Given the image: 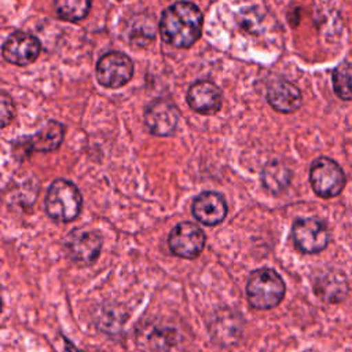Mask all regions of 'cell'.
Segmentation results:
<instances>
[{
	"label": "cell",
	"instance_id": "obj_9",
	"mask_svg": "<svg viewBox=\"0 0 352 352\" xmlns=\"http://www.w3.org/2000/svg\"><path fill=\"white\" fill-rule=\"evenodd\" d=\"M41 50L38 38L26 32H15L10 34L1 48L4 60L15 66H28L33 63Z\"/></svg>",
	"mask_w": 352,
	"mask_h": 352
},
{
	"label": "cell",
	"instance_id": "obj_19",
	"mask_svg": "<svg viewBox=\"0 0 352 352\" xmlns=\"http://www.w3.org/2000/svg\"><path fill=\"white\" fill-rule=\"evenodd\" d=\"M54 7L60 19L77 22L88 15L91 3L85 0H58L54 3Z\"/></svg>",
	"mask_w": 352,
	"mask_h": 352
},
{
	"label": "cell",
	"instance_id": "obj_15",
	"mask_svg": "<svg viewBox=\"0 0 352 352\" xmlns=\"http://www.w3.org/2000/svg\"><path fill=\"white\" fill-rule=\"evenodd\" d=\"M65 136V126L55 120H50L37 133L22 139V143L28 150L50 153L56 150Z\"/></svg>",
	"mask_w": 352,
	"mask_h": 352
},
{
	"label": "cell",
	"instance_id": "obj_1",
	"mask_svg": "<svg viewBox=\"0 0 352 352\" xmlns=\"http://www.w3.org/2000/svg\"><path fill=\"white\" fill-rule=\"evenodd\" d=\"M202 23L204 16L198 6L190 1H177L162 11L160 33L169 45L188 48L201 37Z\"/></svg>",
	"mask_w": 352,
	"mask_h": 352
},
{
	"label": "cell",
	"instance_id": "obj_12",
	"mask_svg": "<svg viewBox=\"0 0 352 352\" xmlns=\"http://www.w3.org/2000/svg\"><path fill=\"white\" fill-rule=\"evenodd\" d=\"M188 106L205 116L216 114L223 104V95L220 88L209 80H198L187 91Z\"/></svg>",
	"mask_w": 352,
	"mask_h": 352
},
{
	"label": "cell",
	"instance_id": "obj_5",
	"mask_svg": "<svg viewBox=\"0 0 352 352\" xmlns=\"http://www.w3.org/2000/svg\"><path fill=\"white\" fill-rule=\"evenodd\" d=\"M95 73L100 85L117 89L131 81L133 76V62L122 52L110 51L99 58Z\"/></svg>",
	"mask_w": 352,
	"mask_h": 352
},
{
	"label": "cell",
	"instance_id": "obj_10",
	"mask_svg": "<svg viewBox=\"0 0 352 352\" xmlns=\"http://www.w3.org/2000/svg\"><path fill=\"white\" fill-rule=\"evenodd\" d=\"M183 334L172 326H153L138 333V344L147 352H183Z\"/></svg>",
	"mask_w": 352,
	"mask_h": 352
},
{
	"label": "cell",
	"instance_id": "obj_11",
	"mask_svg": "<svg viewBox=\"0 0 352 352\" xmlns=\"http://www.w3.org/2000/svg\"><path fill=\"white\" fill-rule=\"evenodd\" d=\"M144 125L155 136H170L179 121L177 107L166 99L153 100L144 110Z\"/></svg>",
	"mask_w": 352,
	"mask_h": 352
},
{
	"label": "cell",
	"instance_id": "obj_22",
	"mask_svg": "<svg viewBox=\"0 0 352 352\" xmlns=\"http://www.w3.org/2000/svg\"><path fill=\"white\" fill-rule=\"evenodd\" d=\"M67 352H80V351H77V349H74L73 348V345H67V349H66Z\"/></svg>",
	"mask_w": 352,
	"mask_h": 352
},
{
	"label": "cell",
	"instance_id": "obj_17",
	"mask_svg": "<svg viewBox=\"0 0 352 352\" xmlns=\"http://www.w3.org/2000/svg\"><path fill=\"white\" fill-rule=\"evenodd\" d=\"M314 289L319 298L327 302H338L344 300L348 292V285L342 275L327 272L316 279Z\"/></svg>",
	"mask_w": 352,
	"mask_h": 352
},
{
	"label": "cell",
	"instance_id": "obj_3",
	"mask_svg": "<svg viewBox=\"0 0 352 352\" xmlns=\"http://www.w3.org/2000/svg\"><path fill=\"white\" fill-rule=\"evenodd\" d=\"M45 212L55 221L69 223L78 217L82 206V197L74 183L66 179L54 180L45 195Z\"/></svg>",
	"mask_w": 352,
	"mask_h": 352
},
{
	"label": "cell",
	"instance_id": "obj_20",
	"mask_svg": "<svg viewBox=\"0 0 352 352\" xmlns=\"http://www.w3.org/2000/svg\"><path fill=\"white\" fill-rule=\"evenodd\" d=\"M333 87L342 100H352V62H344L333 72Z\"/></svg>",
	"mask_w": 352,
	"mask_h": 352
},
{
	"label": "cell",
	"instance_id": "obj_2",
	"mask_svg": "<svg viewBox=\"0 0 352 352\" xmlns=\"http://www.w3.org/2000/svg\"><path fill=\"white\" fill-rule=\"evenodd\" d=\"M286 286L280 275L271 268H258L249 276L246 297L254 309L275 308L285 297Z\"/></svg>",
	"mask_w": 352,
	"mask_h": 352
},
{
	"label": "cell",
	"instance_id": "obj_13",
	"mask_svg": "<svg viewBox=\"0 0 352 352\" xmlns=\"http://www.w3.org/2000/svg\"><path fill=\"white\" fill-rule=\"evenodd\" d=\"M192 216L205 226H216L227 216V202L216 191H204L195 197L191 206Z\"/></svg>",
	"mask_w": 352,
	"mask_h": 352
},
{
	"label": "cell",
	"instance_id": "obj_4",
	"mask_svg": "<svg viewBox=\"0 0 352 352\" xmlns=\"http://www.w3.org/2000/svg\"><path fill=\"white\" fill-rule=\"evenodd\" d=\"M309 182L322 198H333L345 187V173L341 166L327 157L316 158L309 168Z\"/></svg>",
	"mask_w": 352,
	"mask_h": 352
},
{
	"label": "cell",
	"instance_id": "obj_7",
	"mask_svg": "<svg viewBox=\"0 0 352 352\" xmlns=\"http://www.w3.org/2000/svg\"><path fill=\"white\" fill-rule=\"evenodd\" d=\"M206 235L201 227L191 221H182L176 224L168 236V246L170 252L182 258L194 260L204 250Z\"/></svg>",
	"mask_w": 352,
	"mask_h": 352
},
{
	"label": "cell",
	"instance_id": "obj_18",
	"mask_svg": "<svg viewBox=\"0 0 352 352\" xmlns=\"http://www.w3.org/2000/svg\"><path fill=\"white\" fill-rule=\"evenodd\" d=\"M129 41L139 47H146L155 37V26L153 19L147 15H135L128 29Z\"/></svg>",
	"mask_w": 352,
	"mask_h": 352
},
{
	"label": "cell",
	"instance_id": "obj_14",
	"mask_svg": "<svg viewBox=\"0 0 352 352\" xmlns=\"http://www.w3.org/2000/svg\"><path fill=\"white\" fill-rule=\"evenodd\" d=\"M267 100L274 110L289 114L300 109L302 96L300 89L293 82L286 80H276L268 87Z\"/></svg>",
	"mask_w": 352,
	"mask_h": 352
},
{
	"label": "cell",
	"instance_id": "obj_6",
	"mask_svg": "<svg viewBox=\"0 0 352 352\" xmlns=\"http://www.w3.org/2000/svg\"><path fill=\"white\" fill-rule=\"evenodd\" d=\"M67 257L77 265H92L102 249V235L96 230L76 228L65 239Z\"/></svg>",
	"mask_w": 352,
	"mask_h": 352
},
{
	"label": "cell",
	"instance_id": "obj_21",
	"mask_svg": "<svg viewBox=\"0 0 352 352\" xmlns=\"http://www.w3.org/2000/svg\"><path fill=\"white\" fill-rule=\"evenodd\" d=\"M14 116H15V107L11 98L6 92H1V126L8 125L14 118Z\"/></svg>",
	"mask_w": 352,
	"mask_h": 352
},
{
	"label": "cell",
	"instance_id": "obj_8",
	"mask_svg": "<svg viewBox=\"0 0 352 352\" xmlns=\"http://www.w3.org/2000/svg\"><path fill=\"white\" fill-rule=\"evenodd\" d=\"M294 246L302 253H319L329 243L327 226L315 217L297 219L292 227Z\"/></svg>",
	"mask_w": 352,
	"mask_h": 352
},
{
	"label": "cell",
	"instance_id": "obj_16",
	"mask_svg": "<svg viewBox=\"0 0 352 352\" xmlns=\"http://www.w3.org/2000/svg\"><path fill=\"white\" fill-rule=\"evenodd\" d=\"M292 180V170L278 160L267 162L261 170V183L271 194H279L287 188Z\"/></svg>",
	"mask_w": 352,
	"mask_h": 352
}]
</instances>
